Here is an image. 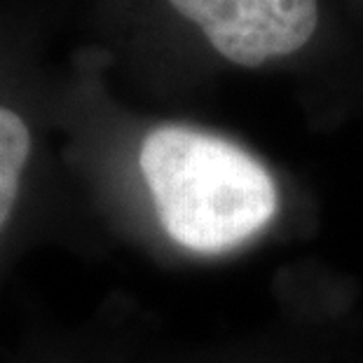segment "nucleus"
Wrapping results in <instances>:
<instances>
[{
    "mask_svg": "<svg viewBox=\"0 0 363 363\" xmlns=\"http://www.w3.org/2000/svg\"><path fill=\"white\" fill-rule=\"evenodd\" d=\"M28 157L30 131L24 118L0 106V235L17 208Z\"/></svg>",
    "mask_w": 363,
    "mask_h": 363,
    "instance_id": "7ed1b4c3",
    "label": "nucleus"
},
{
    "mask_svg": "<svg viewBox=\"0 0 363 363\" xmlns=\"http://www.w3.org/2000/svg\"><path fill=\"white\" fill-rule=\"evenodd\" d=\"M204 30L223 59L256 68L310 43L319 24L316 0H169Z\"/></svg>",
    "mask_w": 363,
    "mask_h": 363,
    "instance_id": "f03ea898",
    "label": "nucleus"
},
{
    "mask_svg": "<svg viewBox=\"0 0 363 363\" xmlns=\"http://www.w3.org/2000/svg\"><path fill=\"white\" fill-rule=\"evenodd\" d=\"M138 172L160 233L192 256L242 249L279 218L272 172L242 145L202 129H152L138 150Z\"/></svg>",
    "mask_w": 363,
    "mask_h": 363,
    "instance_id": "f257e3e1",
    "label": "nucleus"
}]
</instances>
